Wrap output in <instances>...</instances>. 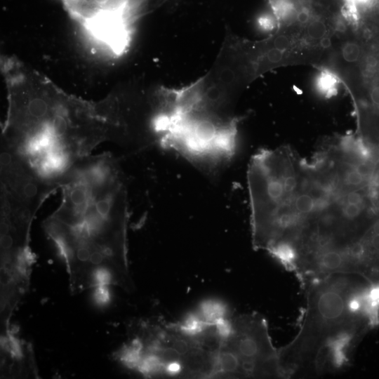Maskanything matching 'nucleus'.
Masks as SVG:
<instances>
[{
  "label": "nucleus",
  "mask_w": 379,
  "mask_h": 379,
  "mask_svg": "<svg viewBox=\"0 0 379 379\" xmlns=\"http://www.w3.org/2000/svg\"><path fill=\"white\" fill-rule=\"evenodd\" d=\"M62 201L43 222L76 294L100 286L134 290L127 258V190L110 153L78 161L60 183Z\"/></svg>",
  "instance_id": "1"
},
{
  "label": "nucleus",
  "mask_w": 379,
  "mask_h": 379,
  "mask_svg": "<svg viewBox=\"0 0 379 379\" xmlns=\"http://www.w3.org/2000/svg\"><path fill=\"white\" fill-rule=\"evenodd\" d=\"M5 67L8 108L1 147L58 190L78 161L109 140L111 126L100 102L67 95L13 60Z\"/></svg>",
  "instance_id": "2"
},
{
  "label": "nucleus",
  "mask_w": 379,
  "mask_h": 379,
  "mask_svg": "<svg viewBox=\"0 0 379 379\" xmlns=\"http://www.w3.org/2000/svg\"><path fill=\"white\" fill-rule=\"evenodd\" d=\"M314 202L283 253L281 265L302 288L334 274L377 276L379 194L373 181L359 184L331 167L313 191Z\"/></svg>",
  "instance_id": "3"
},
{
  "label": "nucleus",
  "mask_w": 379,
  "mask_h": 379,
  "mask_svg": "<svg viewBox=\"0 0 379 379\" xmlns=\"http://www.w3.org/2000/svg\"><path fill=\"white\" fill-rule=\"evenodd\" d=\"M303 289L298 331L278 350L282 378L343 371L365 334L379 326V287L359 275L331 274Z\"/></svg>",
  "instance_id": "4"
},
{
  "label": "nucleus",
  "mask_w": 379,
  "mask_h": 379,
  "mask_svg": "<svg viewBox=\"0 0 379 379\" xmlns=\"http://www.w3.org/2000/svg\"><path fill=\"white\" fill-rule=\"evenodd\" d=\"M230 322L222 305L211 302L182 321H143L116 356L146 377L215 378Z\"/></svg>",
  "instance_id": "5"
},
{
  "label": "nucleus",
  "mask_w": 379,
  "mask_h": 379,
  "mask_svg": "<svg viewBox=\"0 0 379 379\" xmlns=\"http://www.w3.org/2000/svg\"><path fill=\"white\" fill-rule=\"evenodd\" d=\"M321 67L334 74L348 92L357 136L379 152V25L366 19L344 22Z\"/></svg>",
  "instance_id": "6"
},
{
  "label": "nucleus",
  "mask_w": 379,
  "mask_h": 379,
  "mask_svg": "<svg viewBox=\"0 0 379 379\" xmlns=\"http://www.w3.org/2000/svg\"><path fill=\"white\" fill-rule=\"evenodd\" d=\"M36 213L1 194V332L10 331L11 317L29 288L34 258L29 248Z\"/></svg>",
  "instance_id": "7"
},
{
  "label": "nucleus",
  "mask_w": 379,
  "mask_h": 379,
  "mask_svg": "<svg viewBox=\"0 0 379 379\" xmlns=\"http://www.w3.org/2000/svg\"><path fill=\"white\" fill-rule=\"evenodd\" d=\"M215 378H282L278 350L261 314L246 313L230 319Z\"/></svg>",
  "instance_id": "8"
},
{
  "label": "nucleus",
  "mask_w": 379,
  "mask_h": 379,
  "mask_svg": "<svg viewBox=\"0 0 379 379\" xmlns=\"http://www.w3.org/2000/svg\"><path fill=\"white\" fill-rule=\"evenodd\" d=\"M91 40L120 57L132 40L136 0H60Z\"/></svg>",
  "instance_id": "9"
},
{
  "label": "nucleus",
  "mask_w": 379,
  "mask_h": 379,
  "mask_svg": "<svg viewBox=\"0 0 379 379\" xmlns=\"http://www.w3.org/2000/svg\"><path fill=\"white\" fill-rule=\"evenodd\" d=\"M0 167L1 192L34 213L57 190L13 153L1 147Z\"/></svg>",
  "instance_id": "10"
},
{
  "label": "nucleus",
  "mask_w": 379,
  "mask_h": 379,
  "mask_svg": "<svg viewBox=\"0 0 379 379\" xmlns=\"http://www.w3.org/2000/svg\"><path fill=\"white\" fill-rule=\"evenodd\" d=\"M314 79V89L324 98L335 96L341 84L339 79L331 71L326 68H318Z\"/></svg>",
  "instance_id": "11"
},
{
  "label": "nucleus",
  "mask_w": 379,
  "mask_h": 379,
  "mask_svg": "<svg viewBox=\"0 0 379 379\" xmlns=\"http://www.w3.org/2000/svg\"><path fill=\"white\" fill-rule=\"evenodd\" d=\"M258 27L263 32L272 34L278 26L277 20L272 13H264L257 18Z\"/></svg>",
  "instance_id": "12"
},
{
  "label": "nucleus",
  "mask_w": 379,
  "mask_h": 379,
  "mask_svg": "<svg viewBox=\"0 0 379 379\" xmlns=\"http://www.w3.org/2000/svg\"><path fill=\"white\" fill-rule=\"evenodd\" d=\"M95 302L100 305L107 303L109 300V293L108 286H100L95 288L94 293Z\"/></svg>",
  "instance_id": "13"
},
{
  "label": "nucleus",
  "mask_w": 379,
  "mask_h": 379,
  "mask_svg": "<svg viewBox=\"0 0 379 379\" xmlns=\"http://www.w3.org/2000/svg\"><path fill=\"white\" fill-rule=\"evenodd\" d=\"M375 185L379 192V157H378L377 165H376V169H375Z\"/></svg>",
  "instance_id": "14"
}]
</instances>
